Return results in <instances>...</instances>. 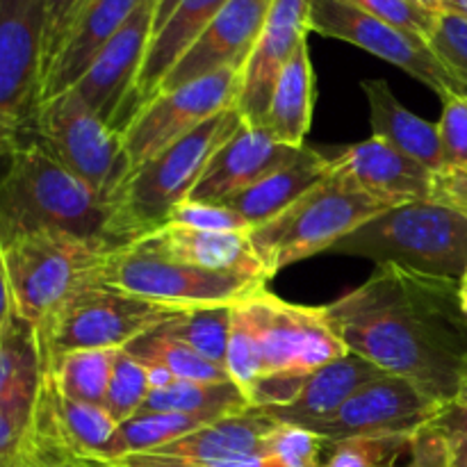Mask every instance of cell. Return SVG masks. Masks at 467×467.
<instances>
[{
	"label": "cell",
	"instance_id": "cell-1",
	"mask_svg": "<svg viewBox=\"0 0 467 467\" xmlns=\"http://www.w3.org/2000/svg\"><path fill=\"white\" fill-rule=\"evenodd\" d=\"M459 285V278L377 265L363 285L322 310L347 351L447 406L467 377Z\"/></svg>",
	"mask_w": 467,
	"mask_h": 467
},
{
	"label": "cell",
	"instance_id": "cell-2",
	"mask_svg": "<svg viewBox=\"0 0 467 467\" xmlns=\"http://www.w3.org/2000/svg\"><path fill=\"white\" fill-rule=\"evenodd\" d=\"M112 222L114 205L68 171L39 140L23 141L9 155L0 178V242L36 231L112 242Z\"/></svg>",
	"mask_w": 467,
	"mask_h": 467
},
{
	"label": "cell",
	"instance_id": "cell-3",
	"mask_svg": "<svg viewBox=\"0 0 467 467\" xmlns=\"http://www.w3.org/2000/svg\"><path fill=\"white\" fill-rule=\"evenodd\" d=\"M242 123L237 108L223 109L149 162L132 169L114 201V244H130L162 228L171 210L190 199L213 155L240 130Z\"/></svg>",
	"mask_w": 467,
	"mask_h": 467
},
{
	"label": "cell",
	"instance_id": "cell-4",
	"mask_svg": "<svg viewBox=\"0 0 467 467\" xmlns=\"http://www.w3.org/2000/svg\"><path fill=\"white\" fill-rule=\"evenodd\" d=\"M331 251L461 281L467 272V217L438 201H410L365 222Z\"/></svg>",
	"mask_w": 467,
	"mask_h": 467
},
{
	"label": "cell",
	"instance_id": "cell-5",
	"mask_svg": "<svg viewBox=\"0 0 467 467\" xmlns=\"http://www.w3.org/2000/svg\"><path fill=\"white\" fill-rule=\"evenodd\" d=\"M0 244L14 313L35 327L44 324L73 295L99 283L105 263L119 249L100 237L62 231L26 233Z\"/></svg>",
	"mask_w": 467,
	"mask_h": 467
},
{
	"label": "cell",
	"instance_id": "cell-6",
	"mask_svg": "<svg viewBox=\"0 0 467 467\" xmlns=\"http://www.w3.org/2000/svg\"><path fill=\"white\" fill-rule=\"evenodd\" d=\"M386 210H390V205L331 171L290 208L251 228L249 240L272 278L287 265L331 251L342 237Z\"/></svg>",
	"mask_w": 467,
	"mask_h": 467
},
{
	"label": "cell",
	"instance_id": "cell-7",
	"mask_svg": "<svg viewBox=\"0 0 467 467\" xmlns=\"http://www.w3.org/2000/svg\"><path fill=\"white\" fill-rule=\"evenodd\" d=\"M176 313H181V308H169L91 283L36 327L44 368L71 351L123 349L135 337L169 322Z\"/></svg>",
	"mask_w": 467,
	"mask_h": 467
},
{
	"label": "cell",
	"instance_id": "cell-8",
	"mask_svg": "<svg viewBox=\"0 0 467 467\" xmlns=\"http://www.w3.org/2000/svg\"><path fill=\"white\" fill-rule=\"evenodd\" d=\"M99 283L137 299L185 310L237 304L258 290H265L267 281L240 274L210 272L123 244L108 258Z\"/></svg>",
	"mask_w": 467,
	"mask_h": 467
},
{
	"label": "cell",
	"instance_id": "cell-9",
	"mask_svg": "<svg viewBox=\"0 0 467 467\" xmlns=\"http://www.w3.org/2000/svg\"><path fill=\"white\" fill-rule=\"evenodd\" d=\"M32 137L68 171L114 205L132 171L121 132L99 119L76 91L68 89L39 105Z\"/></svg>",
	"mask_w": 467,
	"mask_h": 467
},
{
	"label": "cell",
	"instance_id": "cell-10",
	"mask_svg": "<svg viewBox=\"0 0 467 467\" xmlns=\"http://www.w3.org/2000/svg\"><path fill=\"white\" fill-rule=\"evenodd\" d=\"M44 62V0H0V160L35 135Z\"/></svg>",
	"mask_w": 467,
	"mask_h": 467
},
{
	"label": "cell",
	"instance_id": "cell-11",
	"mask_svg": "<svg viewBox=\"0 0 467 467\" xmlns=\"http://www.w3.org/2000/svg\"><path fill=\"white\" fill-rule=\"evenodd\" d=\"M235 308L254 331L265 374H308L349 354L322 308L287 304L267 290L237 301Z\"/></svg>",
	"mask_w": 467,
	"mask_h": 467
},
{
	"label": "cell",
	"instance_id": "cell-12",
	"mask_svg": "<svg viewBox=\"0 0 467 467\" xmlns=\"http://www.w3.org/2000/svg\"><path fill=\"white\" fill-rule=\"evenodd\" d=\"M242 85V68H222L171 91H160L121 130L123 150L130 169L171 146L214 114L235 108Z\"/></svg>",
	"mask_w": 467,
	"mask_h": 467
},
{
	"label": "cell",
	"instance_id": "cell-13",
	"mask_svg": "<svg viewBox=\"0 0 467 467\" xmlns=\"http://www.w3.org/2000/svg\"><path fill=\"white\" fill-rule=\"evenodd\" d=\"M308 30L331 39H342L390 62L436 91L441 99L456 94L450 73L436 57L427 39L390 26L363 12L349 0H313Z\"/></svg>",
	"mask_w": 467,
	"mask_h": 467
},
{
	"label": "cell",
	"instance_id": "cell-14",
	"mask_svg": "<svg viewBox=\"0 0 467 467\" xmlns=\"http://www.w3.org/2000/svg\"><path fill=\"white\" fill-rule=\"evenodd\" d=\"M155 3L158 0H144L71 87L87 108L119 132L135 114V82L153 36Z\"/></svg>",
	"mask_w": 467,
	"mask_h": 467
},
{
	"label": "cell",
	"instance_id": "cell-15",
	"mask_svg": "<svg viewBox=\"0 0 467 467\" xmlns=\"http://www.w3.org/2000/svg\"><path fill=\"white\" fill-rule=\"evenodd\" d=\"M442 409L445 404L424 395L410 381L386 374L360 388L331 420L319 424L315 433L328 442L369 436H404L422 431Z\"/></svg>",
	"mask_w": 467,
	"mask_h": 467
},
{
	"label": "cell",
	"instance_id": "cell-16",
	"mask_svg": "<svg viewBox=\"0 0 467 467\" xmlns=\"http://www.w3.org/2000/svg\"><path fill=\"white\" fill-rule=\"evenodd\" d=\"M272 3L274 0H228L222 12L205 27L203 35L167 73L160 91L178 89L187 82H194L222 68L244 71Z\"/></svg>",
	"mask_w": 467,
	"mask_h": 467
},
{
	"label": "cell",
	"instance_id": "cell-17",
	"mask_svg": "<svg viewBox=\"0 0 467 467\" xmlns=\"http://www.w3.org/2000/svg\"><path fill=\"white\" fill-rule=\"evenodd\" d=\"M313 0H274L255 48L242 71L237 112L242 121L260 128L283 67L290 62L301 41L308 39V16Z\"/></svg>",
	"mask_w": 467,
	"mask_h": 467
},
{
	"label": "cell",
	"instance_id": "cell-18",
	"mask_svg": "<svg viewBox=\"0 0 467 467\" xmlns=\"http://www.w3.org/2000/svg\"><path fill=\"white\" fill-rule=\"evenodd\" d=\"M306 149H292L274 140L265 128L242 123L240 130L213 155L187 201L213 205L228 203L233 196L249 190L269 173L299 160Z\"/></svg>",
	"mask_w": 467,
	"mask_h": 467
},
{
	"label": "cell",
	"instance_id": "cell-19",
	"mask_svg": "<svg viewBox=\"0 0 467 467\" xmlns=\"http://www.w3.org/2000/svg\"><path fill=\"white\" fill-rule=\"evenodd\" d=\"M327 155L331 171L345 176L358 190L368 192L390 208L431 199L436 173L377 137Z\"/></svg>",
	"mask_w": 467,
	"mask_h": 467
},
{
	"label": "cell",
	"instance_id": "cell-20",
	"mask_svg": "<svg viewBox=\"0 0 467 467\" xmlns=\"http://www.w3.org/2000/svg\"><path fill=\"white\" fill-rule=\"evenodd\" d=\"M130 244L149 254L164 255V258L210 269V272L240 274V276L269 281L263 263L251 246L249 233H208L178 226V223H164L162 228Z\"/></svg>",
	"mask_w": 467,
	"mask_h": 467
},
{
	"label": "cell",
	"instance_id": "cell-21",
	"mask_svg": "<svg viewBox=\"0 0 467 467\" xmlns=\"http://www.w3.org/2000/svg\"><path fill=\"white\" fill-rule=\"evenodd\" d=\"M276 420L260 410L228 415L210 422L146 456L167 463H228V461L267 459V438Z\"/></svg>",
	"mask_w": 467,
	"mask_h": 467
},
{
	"label": "cell",
	"instance_id": "cell-22",
	"mask_svg": "<svg viewBox=\"0 0 467 467\" xmlns=\"http://www.w3.org/2000/svg\"><path fill=\"white\" fill-rule=\"evenodd\" d=\"M381 377H386L383 369L349 351L342 358L313 369L292 404L255 410L281 424H292V427H304L315 431L319 424L331 420L360 388Z\"/></svg>",
	"mask_w": 467,
	"mask_h": 467
},
{
	"label": "cell",
	"instance_id": "cell-23",
	"mask_svg": "<svg viewBox=\"0 0 467 467\" xmlns=\"http://www.w3.org/2000/svg\"><path fill=\"white\" fill-rule=\"evenodd\" d=\"M141 3L144 0H87L62 50L41 82L39 105L71 89L94 62L96 55L130 21Z\"/></svg>",
	"mask_w": 467,
	"mask_h": 467
},
{
	"label": "cell",
	"instance_id": "cell-24",
	"mask_svg": "<svg viewBox=\"0 0 467 467\" xmlns=\"http://www.w3.org/2000/svg\"><path fill=\"white\" fill-rule=\"evenodd\" d=\"M228 0H181L171 16L150 39L135 82V112L155 99L167 73L203 35ZM135 117V114H132Z\"/></svg>",
	"mask_w": 467,
	"mask_h": 467
},
{
	"label": "cell",
	"instance_id": "cell-25",
	"mask_svg": "<svg viewBox=\"0 0 467 467\" xmlns=\"http://www.w3.org/2000/svg\"><path fill=\"white\" fill-rule=\"evenodd\" d=\"M360 89L369 105L372 137L383 140L400 153L431 169L433 173L442 171V141L438 123L427 121L404 108L400 99L392 94L390 85L381 78L363 80Z\"/></svg>",
	"mask_w": 467,
	"mask_h": 467
},
{
	"label": "cell",
	"instance_id": "cell-26",
	"mask_svg": "<svg viewBox=\"0 0 467 467\" xmlns=\"http://www.w3.org/2000/svg\"><path fill=\"white\" fill-rule=\"evenodd\" d=\"M44 377L36 327L14 313L0 328V410L35 415Z\"/></svg>",
	"mask_w": 467,
	"mask_h": 467
},
{
	"label": "cell",
	"instance_id": "cell-27",
	"mask_svg": "<svg viewBox=\"0 0 467 467\" xmlns=\"http://www.w3.org/2000/svg\"><path fill=\"white\" fill-rule=\"evenodd\" d=\"M328 173H331L328 155L322 150L306 149L299 160L269 173L267 178L251 185L249 190L240 192L223 205L240 213L251 223V228H255L290 208L296 199H301L306 192L322 182Z\"/></svg>",
	"mask_w": 467,
	"mask_h": 467
},
{
	"label": "cell",
	"instance_id": "cell-28",
	"mask_svg": "<svg viewBox=\"0 0 467 467\" xmlns=\"http://www.w3.org/2000/svg\"><path fill=\"white\" fill-rule=\"evenodd\" d=\"M315 108V71L310 62L308 39L283 67L269 100L263 126L269 135L292 149H306V135L310 130Z\"/></svg>",
	"mask_w": 467,
	"mask_h": 467
},
{
	"label": "cell",
	"instance_id": "cell-29",
	"mask_svg": "<svg viewBox=\"0 0 467 467\" xmlns=\"http://www.w3.org/2000/svg\"><path fill=\"white\" fill-rule=\"evenodd\" d=\"M251 410L249 400L235 381H173L150 390L140 413H182L222 420Z\"/></svg>",
	"mask_w": 467,
	"mask_h": 467
},
{
	"label": "cell",
	"instance_id": "cell-30",
	"mask_svg": "<svg viewBox=\"0 0 467 467\" xmlns=\"http://www.w3.org/2000/svg\"><path fill=\"white\" fill-rule=\"evenodd\" d=\"M123 351H128L141 365H158V368H164L176 381H233L226 368L210 363L208 358H203L194 349H190L185 342L167 336L160 327L150 328L144 336L135 337L130 345L123 347Z\"/></svg>",
	"mask_w": 467,
	"mask_h": 467
},
{
	"label": "cell",
	"instance_id": "cell-31",
	"mask_svg": "<svg viewBox=\"0 0 467 467\" xmlns=\"http://www.w3.org/2000/svg\"><path fill=\"white\" fill-rule=\"evenodd\" d=\"M119 349H82L55 358L46 368L57 390L80 404L103 406Z\"/></svg>",
	"mask_w": 467,
	"mask_h": 467
},
{
	"label": "cell",
	"instance_id": "cell-32",
	"mask_svg": "<svg viewBox=\"0 0 467 467\" xmlns=\"http://www.w3.org/2000/svg\"><path fill=\"white\" fill-rule=\"evenodd\" d=\"M231 306H203L185 308L173 315L169 322L160 324L167 336L185 342L190 349L208 358L210 363L226 368L228 336H231Z\"/></svg>",
	"mask_w": 467,
	"mask_h": 467
},
{
	"label": "cell",
	"instance_id": "cell-33",
	"mask_svg": "<svg viewBox=\"0 0 467 467\" xmlns=\"http://www.w3.org/2000/svg\"><path fill=\"white\" fill-rule=\"evenodd\" d=\"M210 422H217V420L182 413H137L135 418L119 424L114 461L132 454H149Z\"/></svg>",
	"mask_w": 467,
	"mask_h": 467
},
{
	"label": "cell",
	"instance_id": "cell-34",
	"mask_svg": "<svg viewBox=\"0 0 467 467\" xmlns=\"http://www.w3.org/2000/svg\"><path fill=\"white\" fill-rule=\"evenodd\" d=\"M415 436H369L331 442L324 467H413Z\"/></svg>",
	"mask_w": 467,
	"mask_h": 467
},
{
	"label": "cell",
	"instance_id": "cell-35",
	"mask_svg": "<svg viewBox=\"0 0 467 467\" xmlns=\"http://www.w3.org/2000/svg\"><path fill=\"white\" fill-rule=\"evenodd\" d=\"M150 392L149 372L137 358H132L128 351L119 349L114 360L112 379H109L108 392H105L103 409L117 424L135 418L140 413L141 404Z\"/></svg>",
	"mask_w": 467,
	"mask_h": 467
},
{
	"label": "cell",
	"instance_id": "cell-36",
	"mask_svg": "<svg viewBox=\"0 0 467 467\" xmlns=\"http://www.w3.org/2000/svg\"><path fill=\"white\" fill-rule=\"evenodd\" d=\"M331 442L304 427L278 422L267 438V459L283 467H324Z\"/></svg>",
	"mask_w": 467,
	"mask_h": 467
},
{
	"label": "cell",
	"instance_id": "cell-37",
	"mask_svg": "<svg viewBox=\"0 0 467 467\" xmlns=\"http://www.w3.org/2000/svg\"><path fill=\"white\" fill-rule=\"evenodd\" d=\"M429 46L450 73L456 94L467 96V18L456 12L438 14Z\"/></svg>",
	"mask_w": 467,
	"mask_h": 467
},
{
	"label": "cell",
	"instance_id": "cell-38",
	"mask_svg": "<svg viewBox=\"0 0 467 467\" xmlns=\"http://www.w3.org/2000/svg\"><path fill=\"white\" fill-rule=\"evenodd\" d=\"M226 369L233 381L242 388V392L249 400V392L254 383L263 377V363H260L258 340L249 328L246 319L242 317L240 310L233 304L231 315V336H228L226 351Z\"/></svg>",
	"mask_w": 467,
	"mask_h": 467
},
{
	"label": "cell",
	"instance_id": "cell-39",
	"mask_svg": "<svg viewBox=\"0 0 467 467\" xmlns=\"http://www.w3.org/2000/svg\"><path fill=\"white\" fill-rule=\"evenodd\" d=\"M351 5L360 7L363 12L390 23V26L401 27L406 32L422 36L429 41L433 27H436L438 14L431 9L422 7L415 0H349Z\"/></svg>",
	"mask_w": 467,
	"mask_h": 467
},
{
	"label": "cell",
	"instance_id": "cell-40",
	"mask_svg": "<svg viewBox=\"0 0 467 467\" xmlns=\"http://www.w3.org/2000/svg\"><path fill=\"white\" fill-rule=\"evenodd\" d=\"M167 223L196 228V231L208 233H249L251 223L235 213L228 205L213 203H194V201H182L181 205L171 210Z\"/></svg>",
	"mask_w": 467,
	"mask_h": 467
},
{
	"label": "cell",
	"instance_id": "cell-41",
	"mask_svg": "<svg viewBox=\"0 0 467 467\" xmlns=\"http://www.w3.org/2000/svg\"><path fill=\"white\" fill-rule=\"evenodd\" d=\"M438 128L442 141V169H467V96L450 94L442 99Z\"/></svg>",
	"mask_w": 467,
	"mask_h": 467
},
{
	"label": "cell",
	"instance_id": "cell-42",
	"mask_svg": "<svg viewBox=\"0 0 467 467\" xmlns=\"http://www.w3.org/2000/svg\"><path fill=\"white\" fill-rule=\"evenodd\" d=\"M87 0H44V62H41V82L50 64L62 50L73 23L80 16Z\"/></svg>",
	"mask_w": 467,
	"mask_h": 467
},
{
	"label": "cell",
	"instance_id": "cell-43",
	"mask_svg": "<svg viewBox=\"0 0 467 467\" xmlns=\"http://www.w3.org/2000/svg\"><path fill=\"white\" fill-rule=\"evenodd\" d=\"M431 201L445 203L467 217V169H442L433 176Z\"/></svg>",
	"mask_w": 467,
	"mask_h": 467
},
{
	"label": "cell",
	"instance_id": "cell-44",
	"mask_svg": "<svg viewBox=\"0 0 467 467\" xmlns=\"http://www.w3.org/2000/svg\"><path fill=\"white\" fill-rule=\"evenodd\" d=\"M413 467H450V445L431 427H424L415 436Z\"/></svg>",
	"mask_w": 467,
	"mask_h": 467
},
{
	"label": "cell",
	"instance_id": "cell-45",
	"mask_svg": "<svg viewBox=\"0 0 467 467\" xmlns=\"http://www.w3.org/2000/svg\"><path fill=\"white\" fill-rule=\"evenodd\" d=\"M429 427L441 433L447 445H467V404H447Z\"/></svg>",
	"mask_w": 467,
	"mask_h": 467
},
{
	"label": "cell",
	"instance_id": "cell-46",
	"mask_svg": "<svg viewBox=\"0 0 467 467\" xmlns=\"http://www.w3.org/2000/svg\"><path fill=\"white\" fill-rule=\"evenodd\" d=\"M119 467H283L276 459H251L228 461V463H167V461L150 459L146 454H132L117 461Z\"/></svg>",
	"mask_w": 467,
	"mask_h": 467
},
{
	"label": "cell",
	"instance_id": "cell-47",
	"mask_svg": "<svg viewBox=\"0 0 467 467\" xmlns=\"http://www.w3.org/2000/svg\"><path fill=\"white\" fill-rule=\"evenodd\" d=\"M14 315V304H12V292H9V281H7V269H5V258H3V244H0V328L7 324V319Z\"/></svg>",
	"mask_w": 467,
	"mask_h": 467
},
{
	"label": "cell",
	"instance_id": "cell-48",
	"mask_svg": "<svg viewBox=\"0 0 467 467\" xmlns=\"http://www.w3.org/2000/svg\"><path fill=\"white\" fill-rule=\"evenodd\" d=\"M178 3H181V0H158V3H155L153 35L160 30V27L164 26V21H167V18L171 16V12L178 7ZM150 39H153V36H150Z\"/></svg>",
	"mask_w": 467,
	"mask_h": 467
},
{
	"label": "cell",
	"instance_id": "cell-49",
	"mask_svg": "<svg viewBox=\"0 0 467 467\" xmlns=\"http://www.w3.org/2000/svg\"><path fill=\"white\" fill-rule=\"evenodd\" d=\"M450 467H467V445H450Z\"/></svg>",
	"mask_w": 467,
	"mask_h": 467
},
{
	"label": "cell",
	"instance_id": "cell-50",
	"mask_svg": "<svg viewBox=\"0 0 467 467\" xmlns=\"http://www.w3.org/2000/svg\"><path fill=\"white\" fill-rule=\"evenodd\" d=\"M445 12H456L461 16L467 18V0H447Z\"/></svg>",
	"mask_w": 467,
	"mask_h": 467
},
{
	"label": "cell",
	"instance_id": "cell-51",
	"mask_svg": "<svg viewBox=\"0 0 467 467\" xmlns=\"http://www.w3.org/2000/svg\"><path fill=\"white\" fill-rule=\"evenodd\" d=\"M415 3H420L422 7H427V9H431V12L441 14V12H445L447 0H415Z\"/></svg>",
	"mask_w": 467,
	"mask_h": 467
},
{
	"label": "cell",
	"instance_id": "cell-52",
	"mask_svg": "<svg viewBox=\"0 0 467 467\" xmlns=\"http://www.w3.org/2000/svg\"><path fill=\"white\" fill-rule=\"evenodd\" d=\"M14 467H44V465H41L39 461H35L30 454H26V451L21 450V454H18V459H16V463H14Z\"/></svg>",
	"mask_w": 467,
	"mask_h": 467
},
{
	"label": "cell",
	"instance_id": "cell-53",
	"mask_svg": "<svg viewBox=\"0 0 467 467\" xmlns=\"http://www.w3.org/2000/svg\"><path fill=\"white\" fill-rule=\"evenodd\" d=\"M459 296H461V306H463L465 315H467V272L461 276V285H459Z\"/></svg>",
	"mask_w": 467,
	"mask_h": 467
},
{
	"label": "cell",
	"instance_id": "cell-54",
	"mask_svg": "<svg viewBox=\"0 0 467 467\" xmlns=\"http://www.w3.org/2000/svg\"><path fill=\"white\" fill-rule=\"evenodd\" d=\"M456 404H467V377H465V381L461 383V390H459V395H456Z\"/></svg>",
	"mask_w": 467,
	"mask_h": 467
},
{
	"label": "cell",
	"instance_id": "cell-55",
	"mask_svg": "<svg viewBox=\"0 0 467 467\" xmlns=\"http://www.w3.org/2000/svg\"><path fill=\"white\" fill-rule=\"evenodd\" d=\"M16 463V461H14ZM14 463H9V461H0V467H14Z\"/></svg>",
	"mask_w": 467,
	"mask_h": 467
},
{
	"label": "cell",
	"instance_id": "cell-56",
	"mask_svg": "<svg viewBox=\"0 0 467 467\" xmlns=\"http://www.w3.org/2000/svg\"><path fill=\"white\" fill-rule=\"evenodd\" d=\"M108 467H119V465H108Z\"/></svg>",
	"mask_w": 467,
	"mask_h": 467
}]
</instances>
